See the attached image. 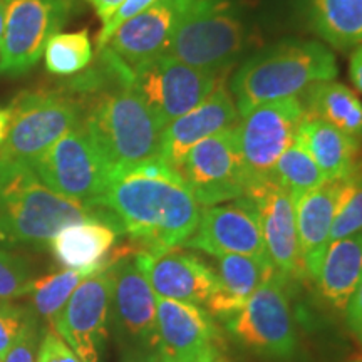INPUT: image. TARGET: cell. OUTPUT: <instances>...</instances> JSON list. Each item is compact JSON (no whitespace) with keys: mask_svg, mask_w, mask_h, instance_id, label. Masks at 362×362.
<instances>
[{"mask_svg":"<svg viewBox=\"0 0 362 362\" xmlns=\"http://www.w3.org/2000/svg\"><path fill=\"white\" fill-rule=\"evenodd\" d=\"M131 78L133 69L103 47L99 64L67 86L79 99L84 128L112 173L160 160L163 128L131 88Z\"/></svg>","mask_w":362,"mask_h":362,"instance_id":"1","label":"cell"},{"mask_svg":"<svg viewBox=\"0 0 362 362\" xmlns=\"http://www.w3.org/2000/svg\"><path fill=\"white\" fill-rule=\"evenodd\" d=\"M98 206L115 215L136 250L149 253L183 247L202 215L181 175L161 160L115 171Z\"/></svg>","mask_w":362,"mask_h":362,"instance_id":"2","label":"cell"},{"mask_svg":"<svg viewBox=\"0 0 362 362\" xmlns=\"http://www.w3.org/2000/svg\"><path fill=\"white\" fill-rule=\"evenodd\" d=\"M264 24L252 0H197L166 54L200 69L230 72L264 45Z\"/></svg>","mask_w":362,"mask_h":362,"instance_id":"3","label":"cell"},{"mask_svg":"<svg viewBox=\"0 0 362 362\" xmlns=\"http://www.w3.org/2000/svg\"><path fill=\"white\" fill-rule=\"evenodd\" d=\"M337 74L336 54L322 40L285 37L243 59L228 89L243 116L264 103L300 96L312 84L336 79Z\"/></svg>","mask_w":362,"mask_h":362,"instance_id":"4","label":"cell"},{"mask_svg":"<svg viewBox=\"0 0 362 362\" xmlns=\"http://www.w3.org/2000/svg\"><path fill=\"white\" fill-rule=\"evenodd\" d=\"M93 218L116 220L52 192L27 163L0 156V245L45 247L66 226Z\"/></svg>","mask_w":362,"mask_h":362,"instance_id":"5","label":"cell"},{"mask_svg":"<svg viewBox=\"0 0 362 362\" xmlns=\"http://www.w3.org/2000/svg\"><path fill=\"white\" fill-rule=\"evenodd\" d=\"M136 247H117L111 262L110 336L119 362H160L156 293L134 260Z\"/></svg>","mask_w":362,"mask_h":362,"instance_id":"6","label":"cell"},{"mask_svg":"<svg viewBox=\"0 0 362 362\" xmlns=\"http://www.w3.org/2000/svg\"><path fill=\"white\" fill-rule=\"evenodd\" d=\"M288 287L291 284L275 270L237 314L223 320L226 334L240 349L275 362H288L297 356Z\"/></svg>","mask_w":362,"mask_h":362,"instance_id":"7","label":"cell"},{"mask_svg":"<svg viewBox=\"0 0 362 362\" xmlns=\"http://www.w3.org/2000/svg\"><path fill=\"white\" fill-rule=\"evenodd\" d=\"M11 110V129L0 144V156L27 165L83 123V107L69 88L24 90L13 99Z\"/></svg>","mask_w":362,"mask_h":362,"instance_id":"8","label":"cell"},{"mask_svg":"<svg viewBox=\"0 0 362 362\" xmlns=\"http://www.w3.org/2000/svg\"><path fill=\"white\" fill-rule=\"evenodd\" d=\"M30 168L52 192L90 206H98L112 175L83 123L54 143Z\"/></svg>","mask_w":362,"mask_h":362,"instance_id":"9","label":"cell"},{"mask_svg":"<svg viewBox=\"0 0 362 362\" xmlns=\"http://www.w3.org/2000/svg\"><path fill=\"white\" fill-rule=\"evenodd\" d=\"M223 76L228 72L205 71L163 54L134 67L131 88L165 128L210 96Z\"/></svg>","mask_w":362,"mask_h":362,"instance_id":"10","label":"cell"},{"mask_svg":"<svg viewBox=\"0 0 362 362\" xmlns=\"http://www.w3.org/2000/svg\"><path fill=\"white\" fill-rule=\"evenodd\" d=\"M178 173L203 208L243 197L248 181L240 151L238 124L194 144L180 163Z\"/></svg>","mask_w":362,"mask_h":362,"instance_id":"11","label":"cell"},{"mask_svg":"<svg viewBox=\"0 0 362 362\" xmlns=\"http://www.w3.org/2000/svg\"><path fill=\"white\" fill-rule=\"evenodd\" d=\"M78 0H8L0 45V74L21 76L37 64L45 45L71 19Z\"/></svg>","mask_w":362,"mask_h":362,"instance_id":"12","label":"cell"},{"mask_svg":"<svg viewBox=\"0 0 362 362\" xmlns=\"http://www.w3.org/2000/svg\"><path fill=\"white\" fill-rule=\"evenodd\" d=\"M305 117L300 98H284L253 107L238 121V141L247 187L272 180L279 158L296 139Z\"/></svg>","mask_w":362,"mask_h":362,"instance_id":"13","label":"cell"},{"mask_svg":"<svg viewBox=\"0 0 362 362\" xmlns=\"http://www.w3.org/2000/svg\"><path fill=\"white\" fill-rule=\"evenodd\" d=\"M111 264L72 292L52 329L83 362H103L110 337Z\"/></svg>","mask_w":362,"mask_h":362,"instance_id":"14","label":"cell"},{"mask_svg":"<svg viewBox=\"0 0 362 362\" xmlns=\"http://www.w3.org/2000/svg\"><path fill=\"white\" fill-rule=\"evenodd\" d=\"M183 248L203 252L215 259L223 255L269 259L259 214L247 197L203 208L197 228Z\"/></svg>","mask_w":362,"mask_h":362,"instance_id":"15","label":"cell"},{"mask_svg":"<svg viewBox=\"0 0 362 362\" xmlns=\"http://www.w3.org/2000/svg\"><path fill=\"white\" fill-rule=\"evenodd\" d=\"M243 197L257 208L267 253L275 270L291 285L305 282L291 194L272 178L248 185Z\"/></svg>","mask_w":362,"mask_h":362,"instance_id":"16","label":"cell"},{"mask_svg":"<svg viewBox=\"0 0 362 362\" xmlns=\"http://www.w3.org/2000/svg\"><path fill=\"white\" fill-rule=\"evenodd\" d=\"M178 248L158 253L136 250L134 260L156 297L206 305L218 284L216 270L200 255Z\"/></svg>","mask_w":362,"mask_h":362,"instance_id":"17","label":"cell"},{"mask_svg":"<svg viewBox=\"0 0 362 362\" xmlns=\"http://www.w3.org/2000/svg\"><path fill=\"white\" fill-rule=\"evenodd\" d=\"M197 0H156L124 22L104 45L129 69L168 52L183 17Z\"/></svg>","mask_w":362,"mask_h":362,"instance_id":"18","label":"cell"},{"mask_svg":"<svg viewBox=\"0 0 362 362\" xmlns=\"http://www.w3.org/2000/svg\"><path fill=\"white\" fill-rule=\"evenodd\" d=\"M156 315L161 361L198 362L225 344L216 319L200 305L156 297Z\"/></svg>","mask_w":362,"mask_h":362,"instance_id":"19","label":"cell"},{"mask_svg":"<svg viewBox=\"0 0 362 362\" xmlns=\"http://www.w3.org/2000/svg\"><path fill=\"white\" fill-rule=\"evenodd\" d=\"M226 78L228 76H223L210 96L203 99L197 107L163 128L160 160L171 168L178 171L185 155L202 139L238 124L240 112Z\"/></svg>","mask_w":362,"mask_h":362,"instance_id":"20","label":"cell"},{"mask_svg":"<svg viewBox=\"0 0 362 362\" xmlns=\"http://www.w3.org/2000/svg\"><path fill=\"white\" fill-rule=\"evenodd\" d=\"M344 180L325 181L322 187L293 202L296 228L305 282L314 284L330 245V230L337 214Z\"/></svg>","mask_w":362,"mask_h":362,"instance_id":"21","label":"cell"},{"mask_svg":"<svg viewBox=\"0 0 362 362\" xmlns=\"http://www.w3.org/2000/svg\"><path fill=\"white\" fill-rule=\"evenodd\" d=\"M297 21L334 51L362 44V0H292Z\"/></svg>","mask_w":362,"mask_h":362,"instance_id":"22","label":"cell"},{"mask_svg":"<svg viewBox=\"0 0 362 362\" xmlns=\"http://www.w3.org/2000/svg\"><path fill=\"white\" fill-rule=\"evenodd\" d=\"M123 228L116 220L93 218L62 228L51 240L54 257L67 269L101 270L111 264V252Z\"/></svg>","mask_w":362,"mask_h":362,"instance_id":"23","label":"cell"},{"mask_svg":"<svg viewBox=\"0 0 362 362\" xmlns=\"http://www.w3.org/2000/svg\"><path fill=\"white\" fill-rule=\"evenodd\" d=\"M296 138L322 170L327 181L346 180L362 170V141L322 119L307 116Z\"/></svg>","mask_w":362,"mask_h":362,"instance_id":"24","label":"cell"},{"mask_svg":"<svg viewBox=\"0 0 362 362\" xmlns=\"http://www.w3.org/2000/svg\"><path fill=\"white\" fill-rule=\"evenodd\" d=\"M216 259L218 284L206 302V310L223 322L247 304L267 277L274 274L275 267L270 259H253L247 255H223Z\"/></svg>","mask_w":362,"mask_h":362,"instance_id":"25","label":"cell"},{"mask_svg":"<svg viewBox=\"0 0 362 362\" xmlns=\"http://www.w3.org/2000/svg\"><path fill=\"white\" fill-rule=\"evenodd\" d=\"M362 280V232L332 242L325 253L315 288L336 314H344Z\"/></svg>","mask_w":362,"mask_h":362,"instance_id":"26","label":"cell"},{"mask_svg":"<svg viewBox=\"0 0 362 362\" xmlns=\"http://www.w3.org/2000/svg\"><path fill=\"white\" fill-rule=\"evenodd\" d=\"M298 98L307 116L322 119L362 141V101L349 86L336 79L320 81Z\"/></svg>","mask_w":362,"mask_h":362,"instance_id":"27","label":"cell"},{"mask_svg":"<svg viewBox=\"0 0 362 362\" xmlns=\"http://www.w3.org/2000/svg\"><path fill=\"white\" fill-rule=\"evenodd\" d=\"M285 192L291 194L292 202L298 200L302 194L322 187L327 181L322 170L296 138L293 143L282 153L272 175Z\"/></svg>","mask_w":362,"mask_h":362,"instance_id":"28","label":"cell"},{"mask_svg":"<svg viewBox=\"0 0 362 362\" xmlns=\"http://www.w3.org/2000/svg\"><path fill=\"white\" fill-rule=\"evenodd\" d=\"M96 272L99 270L66 269L34 282L30 296H33V304L37 315L47 320L52 327L57 315L61 314V310L64 309L67 300L71 298L72 292L79 287L83 280L96 274Z\"/></svg>","mask_w":362,"mask_h":362,"instance_id":"29","label":"cell"},{"mask_svg":"<svg viewBox=\"0 0 362 362\" xmlns=\"http://www.w3.org/2000/svg\"><path fill=\"white\" fill-rule=\"evenodd\" d=\"M45 67L54 76H72L88 69L94 57L89 30L57 33L45 45Z\"/></svg>","mask_w":362,"mask_h":362,"instance_id":"30","label":"cell"},{"mask_svg":"<svg viewBox=\"0 0 362 362\" xmlns=\"http://www.w3.org/2000/svg\"><path fill=\"white\" fill-rule=\"evenodd\" d=\"M362 232V170L344 180L330 243Z\"/></svg>","mask_w":362,"mask_h":362,"instance_id":"31","label":"cell"},{"mask_svg":"<svg viewBox=\"0 0 362 362\" xmlns=\"http://www.w3.org/2000/svg\"><path fill=\"white\" fill-rule=\"evenodd\" d=\"M34 282L27 262L0 248V304H8L12 298L29 296Z\"/></svg>","mask_w":362,"mask_h":362,"instance_id":"32","label":"cell"},{"mask_svg":"<svg viewBox=\"0 0 362 362\" xmlns=\"http://www.w3.org/2000/svg\"><path fill=\"white\" fill-rule=\"evenodd\" d=\"M34 314L11 304H0V359L19 337L27 320Z\"/></svg>","mask_w":362,"mask_h":362,"instance_id":"33","label":"cell"},{"mask_svg":"<svg viewBox=\"0 0 362 362\" xmlns=\"http://www.w3.org/2000/svg\"><path fill=\"white\" fill-rule=\"evenodd\" d=\"M39 347V325L33 315L22 329L19 337L2 357V362H35Z\"/></svg>","mask_w":362,"mask_h":362,"instance_id":"34","label":"cell"},{"mask_svg":"<svg viewBox=\"0 0 362 362\" xmlns=\"http://www.w3.org/2000/svg\"><path fill=\"white\" fill-rule=\"evenodd\" d=\"M156 0H124L117 11L112 13V16L104 22L101 30H99L96 44L98 49H103L104 45L107 44V40L112 37V34L119 29L124 22H128L129 19H133L134 16L141 13L143 11H146L148 7H151Z\"/></svg>","mask_w":362,"mask_h":362,"instance_id":"35","label":"cell"},{"mask_svg":"<svg viewBox=\"0 0 362 362\" xmlns=\"http://www.w3.org/2000/svg\"><path fill=\"white\" fill-rule=\"evenodd\" d=\"M35 362H83L74 351L62 341V337L52 327L45 329L39 341Z\"/></svg>","mask_w":362,"mask_h":362,"instance_id":"36","label":"cell"},{"mask_svg":"<svg viewBox=\"0 0 362 362\" xmlns=\"http://www.w3.org/2000/svg\"><path fill=\"white\" fill-rule=\"evenodd\" d=\"M346 324L352 337L362 346V280L346 307Z\"/></svg>","mask_w":362,"mask_h":362,"instance_id":"37","label":"cell"},{"mask_svg":"<svg viewBox=\"0 0 362 362\" xmlns=\"http://www.w3.org/2000/svg\"><path fill=\"white\" fill-rule=\"evenodd\" d=\"M349 78L356 89L362 93V44L352 49L349 59Z\"/></svg>","mask_w":362,"mask_h":362,"instance_id":"38","label":"cell"},{"mask_svg":"<svg viewBox=\"0 0 362 362\" xmlns=\"http://www.w3.org/2000/svg\"><path fill=\"white\" fill-rule=\"evenodd\" d=\"M93 6L94 11H96L98 17L101 19V22L104 24L110 17L117 11V7L124 2V0H86Z\"/></svg>","mask_w":362,"mask_h":362,"instance_id":"39","label":"cell"},{"mask_svg":"<svg viewBox=\"0 0 362 362\" xmlns=\"http://www.w3.org/2000/svg\"><path fill=\"white\" fill-rule=\"evenodd\" d=\"M11 123H12L11 106L0 107V144L6 141L8 129H11Z\"/></svg>","mask_w":362,"mask_h":362,"instance_id":"40","label":"cell"},{"mask_svg":"<svg viewBox=\"0 0 362 362\" xmlns=\"http://www.w3.org/2000/svg\"><path fill=\"white\" fill-rule=\"evenodd\" d=\"M198 362H230L228 356H226V347L223 346H216L214 349H210L205 356L202 357Z\"/></svg>","mask_w":362,"mask_h":362,"instance_id":"41","label":"cell"},{"mask_svg":"<svg viewBox=\"0 0 362 362\" xmlns=\"http://www.w3.org/2000/svg\"><path fill=\"white\" fill-rule=\"evenodd\" d=\"M6 8H7V4L0 2V45H2L4 30H6Z\"/></svg>","mask_w":362,"mask_h":362,"instance_id":"42","label":"cell"},{"mask_svg":"<svg viewBox=\"0 0 362 362\" xmlns=\"http://www.w3.org/2000/svg\"><path fill=\"white\" fill-rule=\"evenodd\" d=\"M344 362H362V354L351 357V359H347V361H344Z\"/></svg>","mask_w":362,"mask_h":362,"instance_id":"43","label":"cell"},{"mask_svg":"<svg viewBox=\"0 0 362 362\" xmlns=\"http://www.w3.org/2000/svg\"><path fill=\"white\" fill-rule=\"evenodd\" d=\"M0 2H4V4H7V2H8V0H0Z\"/></svg>","mask_w":362,"mask_h":362,"instance_id":"44","label":"cell"},{"mask_svg":"<svg viewBox=\"0 0 362 362\" xmlns=\"http://www.w3.org/2000/svg\"><path fill=\"white\" fill-rule=\"evenodd\" d=\"M160 362H168V361H160Z\"/></svg>","mask_w":362,"mask_h":362,"instance_id":"45","label":"cell"},{"mask_svg":"<svg viewBox=\"0 0 362 362\" xmlns=\"http://www.w3.org/2000/svg\"><path fill=\"white\" fill-rule=\"evenodd\" d=\"M0 362H2V359H0Z\"/></svg>","mask_w":362,"mask_h":362,"instance_id":"46","label":"cell"}]
</instances>
